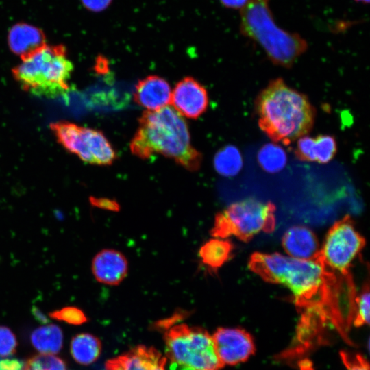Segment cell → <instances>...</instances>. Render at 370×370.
Instances as JSON below:
<instances>
[{
  "label": "cell",
  "mask_w": 370,
  "mask_h": 370,
  "mask_svg": "<svg viewBox=\"0 0 370 370\" xmlns=\"http://www.w3.org/2000/svg\"><path fill=\"white\" fill-rule=\"evenodd\" d=\"M248 265L264 281L288 287L300 312L310 308L323 310L331 320L339 313L342 280L338 274L325 267L319 254L315 259L301 260L278 253L255 252L250 256Z\"/></svg>",
  "instance_id": "6da1fadb"
},
{
  "label": "cell",
  "mask_w": 370,
  "mask_h": 370,
  "mask_svg": "<svg viewBox=\"0 0 370 370\" xmlns=\"http://www.w3.org/2000/svg\"><path fill=\"white\" fill-rule=\"evenodd\" d=\"M130 145L133 154L148 159L160 153L173 159L186 169L199 170L202 156L191 145L188 125L172 106L144 112Z\"/></svg>",
  "instance_id": "7a4b0ae2"
},
{
  "label": "cell",
  "mask_w": 370,
  "mask_h": 370,
  "mask_svg": "<svg viewBox=\"0 0 370 370\" xmlns=\"http://www.w3.org/2000/svg\"><path fill=\"white\" fill-rule=\"evenodd\" d=\"M254 104L260 128L274 142L290 145L314 125L315 109L307 96L281 78L271 81Z\"/></svg>",
  "instance_id": "3957f363"
},
{
  "label": "cell",
  "mask_w": 370,
  "mask_h": 370,
  "mask_svg": "<svg viewBox=\"0 0 370 370\" xmlns=\"http://www.w3.org/2000/svg\"><path fill=\"white\" fill-rule=\"evenodd\" d=\"M240 32L258 44L273 64L282 67H291L308 49L299 34L276 24L269 0H249L241 10Z\"/></svg>",
  "instance_id": "277c9868"
},
{
  "label": "cell",
  "mask_w": 370,
  "mask_h": 370,
  "mask_svg": "<svg viewBox=\"0 0 370 370\" xmlns=\"http://www.w3.org/2000/svg\"><path fill=\"white\" fill-rule=\"evenodd\" d=\"M73 71V65L64 46L45 45L21 58L12 73L25 91L55 97L68 90Z\"/></svg>",
  "instance_id": "5b68a950"
},
{
  "label": "cell",
  "mask_w": 370,
  "mask_h": 370,
  "mask_svg": "<svg viewBox=\"0 0 370 370\" xmlns=\"http://www.w3.org/2000/svg\"><path fill=\"white\" fill-rule=\"evenodd\" d=\"M275 209L273 203L254 198L234 203L216 215L211 234L220 238L234 236L248 242L260 232L274 231Z\"/></svg>",
  "instance_id": "8992f818"
},
{
  "label": "cell",
  "mask_w": 370,
  "mask_h": 370,
  "mask_svg": "<svg viewBox=\"0 0 370 370\" xmlns=\"http://www.w3.org/2000/svg\"><path fill=\"white\" fill-rule=\"evenodd\" d=\"M166 358L195 370H221L224 365L215 351L212 336L204 329L175 325L164 334Z\"/></svg>",
  "instance_id": "52a82bcc"
},
{
  "label": "cell",
  "mask_w": 370,
  "mask_h": 370,
  "mask_svg": "<svg viewBox=\"0 0 370 370\" xmlns=\"http://www.w3.org/2000/svg\"><path fill=\"white\" fill-rule=\"evenodd\" d=\"M50 127L58 142L85 162L110 165L117 158L115 150L101 131L63 121L53 123Z\"/></svg>",
  "instance_id": "ba28073f"
},
{
  "label": "cell",
  "mask_w": 370,
  "mask_h": 370,
  "mask_svg": "<svg viewBox=\"0 0 370 370\" xmlns=\"http://www.w3.org/2000/svg\"><path fill=\"white\" fill-rule=\"evenodd\" d=\"M365 245V240L356 230L354 221L346 215L328 232L320 249V258L329 270L349 275L352 263Z\"/></svg>",
  "instance_id": "9c48e42d"
},
{
  "label": "cell",
  "mask_w": 370,
  "mask_h": 370,
  "mask_svg": "<svg viewBox=\"0 0 370 370\" xmlns=\"http://www.w3.org/2000/svg\"><path fill=\"white\" fill-rule=\"evenodd\" d=\"M212 337L217 354L224 365L245 362L255 352L254 339L243 329L220 328Z\"/></svg>",
  "instance_id": "30bf717a"
},
{
  "label": "cell",
  "mask_w": 370,
  "mask_h": 370,
  "mask_svg": "<svg viewBox=\"0 0 370 370\" xmlns=\"http://www.w3.org/2000/svg\"><path fill=\"white\" fill-rule=\"evenodd\" d=\"M170 103L182 116L197 119L208 106V92L195 79L186 77L175 86Z\"/></svg>",
  "instance_id": "8fae6325"
},
{
  "label": "cell",
  "mask_w": 370,
  "mask_h": 370,
  "mask_svg": "<svg viewBox=\"0 0 370 370\" xmlns=\"http://www.w3.org/2000/svg\"><path fill=\"white\" fill-rule=\"evenodd\" d=\"M167 358L152 347L138 345L108 360L106 370H166Z\"/></svg>",
  "instance_id": "7c38bea8"
},
{
  "label": "cell",
  "mask_w": 370,
  "mask_h": 370,
  "mask_svg": "<svg viewBox=\"0 0 370 370\" xmlns=\"http://www.w3.org/2000/svg\"><path fill=\"white\" fill-rule=\"evenodd\" d=\"M171 90L168 82L158 75H149L135 86L134 101L149 111L159 110L171 103Z\"/></svg>",
  "instance_id": "4fadbf2b"
},
{
  "label": "cell",
  "mask_w": 370,
  "mask_h": 370,
  "mask_svg": "<svg viewBox=\"0 0 370 370\" xmlns=\"http://www.w3.org/2000/svg\"><path fill=\"white\" fill-rule=\"evenodd\" d=\"M91 269L99 282L116 285L127 275V262L121 253L114 249H103L92 259Z\"/></svg>",
  "instance_id": "5bb4252c"
},
{
  "label": "cell",
  "mask_w": 370,
  "mask_h": 370,
  "mask_svg": "<svg viewBox=\"0 0 370 370\" xmlns=\"http://www.w3.org/2000/svg\"><path fill=\"white\" fill-rule=\"evenodd\" d=\"M282 247L291 257L301 260L315 259L321 249L314 233L303 225L291 227L284 233Z\"/></svg>",
  "instance_id": "9a60e30c"
},
{
  "label": "cell",
  "mask_w": 370,
  "mask_h": 370,
  "mask_svg": "<svg viewBox=\"0 0 370 370\" xmlns=\"http://www.w3.org/2000/svg\"><path fill=\"white\" fill-rule=\"evenodd\" d=\"M336 139L330 135H319L316 138L304 135L298 138L295 154L302 161L326 164L336 155Z\"/></svg>",
  "instance_id": "2e32d148"
},
{
  "label": "cell",
  "mask_w": 370,
  "mask_h": 370,
  "mask_svg": "<svg viewBox=\"0 0 370 370\" xmlns=\"http://www.w3.org/2000/svg\"><path fill=\"white\" fill-rule=\"evenodd\" d=\"M9 46L12 51L23 58L46 45L43 33L37 27L18 24L10 31Z\"/></svg>",
  "instance_id": "e0dca14e"
},
{
  "label": "cell",
  "mask_w": 370,
  "mask_h": 370,
  "mask_svg": "<svg viewBox=\"0 0 370 370\" xmlns=\"http://www.w3.org/2000/svg\"><path fill=\"white\" fill-rule=\"evenodd\" d=\"M30 338L34 347L43 354H57L63 345L62 331L55 324L37 328L32 332Z\"/></svg>",
  "instance_id": "ac0fdd59"
},
{
  "label": "cell",
  "mask_w": 370,
  "mask_h": 370,
  "mask_svg": "<svg viewBox=\"0 0 370 370\" xmlns=\"http://www.w3.org/2000/svg\"><path fill=\"white\" fill-rule=\"evenodd\" d=\"M70 350L73 359L77 362L89 365L99 358L101 344L95 336L88 333H81L72 338Z\"/></svg>",
  "instance_id": "d6986e66"
},
{
  "label": "cell",
  "mask_w": 370,
  "mask_h": 370,
  "mask_svg": "<svg viewBox=\"0 0 370 370\" xmlns=\"http://www.w3.org/2000/svg\"><path fill=\"white\" fill-rule=\"evenodd\" d=\"M232 243L223 238H216L206 242L199 249L202 262L212 269L222 267L232 256Z\"/></svg>",
  "instance_id": "ffe728a7"
},
{
  "label": "cell",
  "mask_w": 370,
  "mask_h": 370,
  "mask_svg": "<svg viewBox=\"0 0 370 370\" xmlns=\"http://www.w3.org/2000/svg\"><path fill=\"white\" fill-rule=\"evenodd\" d=\"M243 165L239 149L233 145H227L217 151L214 158L216 171L224 176H234L238 173Z\"/></svg>",
  "instance_id": "44dd1931"
},
{
  "label": "cell",
  "mask_w": 370,
  "mask_h": 370,
  "mask_svg": "<svg viewBox=\"0 0 370 370\" xmlns=\"http://www.w3.org/2000/svg\"><path fill=\"white\" fill-rule=\"evenodd\" d=\"M257 160L260 167L270 173L282 170L286 164L287 156L282 147L276 143H267L258 152Z\"/></svg>",
  "instance_id": "7402d4cb"
},
{
  "label": "cell",
  "mask_w": 370,
  "mask_h": 370,
  "mask_svg": "<svg viewBox=\"0 0 370 370\" xmlns=\"http://www.w3.org/2000/svg\"><path fill=\"white\" fill-rule=\"evenodd\" d=\"M22 370H67V368L61 358L42 354L28 359Z\"/></svg>",
  "instance_id": "603a6c76"
},
{
  "label": "cell",
  "mask_w": 370,
  "mask_h": 370,
  "mask_svg": "<svg viewBox=\"0 0 370 370\" xmlns=\"http://www.w3.org/2000/svg\"><path fill=\"white\" fill-rule=\"evenodd\" d=\"M50 318L68 324L79 325L88 321V317L79 308L67 306L49 313Z\"/></svg>",
  "instance_id": "cb8c5ba5"
},
{
  "label": "cell",
  "mask_w": 370,
  "mask_h": 370,
  "mask_svg": "<svg viewBox=\"0 0 370 370\" xmlns=\"http://www.w3.org/2000/svg\"><path fill=\"white\" fill-rule=\"evenodd\" d=\"M369 323V287L367 282L360 293L356 298L355 314L353 325L360 327Z\"/></svg>",
  "instance_id": "d4e9b609"
},
{
  "label": "cell",
  "mask_w": 370,
  "mask_h": 370,
  "mask_svg": "<svg viewBox=\"0 0 370 370\" xmlns=\"http://www.w3.org/2000/svg\"><path fill=\"white\" fill-rule=\"evenodd\" d=\"M16 346L17 340L13 332L6 326L0 325V356L13 354Z\"/></svg>",
  "instance_id": "484cf974"
},
{
  "label": "cell",
  "mask_w": 370,
  "mask_h": 370,
  "mask_svg": "<svg viewBox=\"0 0 370 370\" xmlns=\"http://www.w3.org/2000/svg\"><path fill=\"white\" fill-rule=\"evenodd\" d=\"M341 357L347 370H369L368 362L360 354L341 352Z\"/></svg>",
  "instance_id": "4316f807"
},
{
  "label": "cell",
  "mask_w": 370,
  "mask_h": 370,
  "mask_svg": "<svg viewBox=\"0 0 370 370\" xmlns=\"http://www.w3.org/2000/svg\"><path fill=\"white\" fill-rule=\"evenodd\" d=\"M82 1L90 10L101 12L108 8L112 0H82Z\"/></svg>",
  "instance_id": "83f0119b"
},
{
  "label": "cell",
  "mask_w": 370,
  "mask_h": 370,
  "mask_svg": "<svg viewBox=\"0 0 370 370\" xmlns=\"http://www.w3.org/2000/svg\"><path fill=\"white\" fill-rule=\"evenodd\" d=\"M221 4L228 9L242 10L249 0H219Z\"/></svg>",
  "instance_id": "f1b7e54d"
},
{
  "label": "cell",
  "mask_w": 370,
  "mask_h": 370,
  "mask_svg": "<svg viewBox=\"0 0 370 370\" xmlns=\"http://www.w3.org/2000/svg\"><path fill=\"white\" fill-rule=\"evenodd\" d=\"M35 319L42 323H47L49 319L36 308H34L32 310Z\"/></svg>",
  "instance_id": "f546056e"
},
{
  "label": "cell",
  "mask_w": 370,
  "mask_h": 370,
  "mask_svg": "<svg viewBox=\"0 0 370 370\" xmlns=\"http://www.w3.org/2000/svg\"><path fill=\"white\" fill-rule=\"evenodd\" d=\"M169 370H195V369L184 367H181L175 364L171 363Z\"/></svg>",
  "instance_id": "4dcf8cb0"
},
{
  "label": "cell",
  "mask_w": 370,
  "mask_h": 370,
  "mask_svg": "<svg viewBox=\"0 0 370 370\" xmlns=\"http://www.w3.org/2000/svg\"><path fill=\"white\" fill-rule=\"evenodd\" d=\"M354 1L362 4H368L369 3V0H354Z\"/></svg>",
  "instance_id": "1f68e13d"
},
{
  "label": "cell",
  "mask_w": 370,
  "mask_h": 370,
  "mask_svg": "<svg viewBox=\"0 0 370 370\" xmlns=\"http://www.w3.org/2000/svg\"><path fill=\"white\" fill-rule=\"evenodd\" d=\"M0 370H4V369L0 366Z\"/></svg>",
  "instance_id": "d6a6232c"
}]
</instances>
